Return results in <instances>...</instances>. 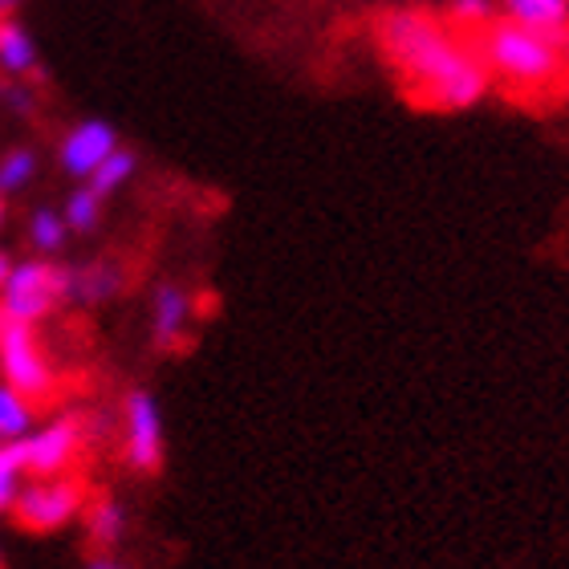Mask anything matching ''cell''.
<instances>
[{
    "label": "cell",
    "mask_w": 569,
    "mask_h": 569,
    "mask_svg": "<svg viewBox=\"0 0 569 569\" xmlns=\"http://www.w3.org/2000/svg\"><path fill=\"white\" fill-rule=\"evenodd\" d=\"M82 443H86L82 416H58V419H49V423L33 427V431L21 439L24 476H33V480L66 476V468L78 460Z\"/></svg>",
    "instance_id": "7"
},
{
    "label": "cell",
    "mask_w": 569,
    "mask_h": 569,
    "mask_svg": "<svg viewBox=\"0 0 569 569\" xmlns=\"http://www.w3.org/2000/svg\"><path fill=\"white\" fill-rule=\"evenodd\" d=\"M382 46L403 73L411 98L431 107L468 110L488 94V70L480 49L463 46L423 12H391L382 21Z\"/></svg>",
    "instance_id": "1"
},
{
    "label": "cell",
    "mask_w": 569,
    "mask_h": 569,
    "mask_svg": "<svg viewBox=\"0 0 569 569\" xmlns=\"http://www.w3.org/2000/svg\"><path fill=\"white\" fill-rule=\"evenodd\" d=\"M0 569H4V541H0Z\"/></svg>",
    "instance_id": "27"
},
{
    "label": "cell",
    "mask_w": 569,
    "mask_h": 569,
    "mask_svg": "<svg viewBox=\"0 0 569 569\" xmlns=\"http://www.w3.org/2000/svg\"><path fill=\"white\" fill-rule=\"evenodd\" d=\"M480 61H485L488 73H497V78H505L512 86H529V90L549 86L566 66L561 61V41L537 37L509 21L488 24L485 41H480Z\"/></svg>",
    "instance_id": "2"
},
{
    "label": "cell",
    "mask_w": 569,
    "mask_h": 569,
    "mask_svg": "<svg viewBox=\"0 0 569 569\" xmlns=\"http://www.w3.org/2000/svg\"><path fill=\"white\" fill-rule=\"evenodd\" d=\"M119 131L110 127L107 119H82L73 122L70 131L61 134V147H58V163L66 176L73 179H90L98 167L107 163L110 154L119 151Z\"/></svg>",
    "instance_id": "8"
},
{
    "label": "cell",
    "mask_w": 569,
    "mask_h": 569,
    "mask_svg": "<svg viewBox=\"0 0 569 569\" xmlns=\"http://www.w3.org/2000/svg\"><path fill=\"white\" fill-rule=\"evenodd\" d=\"M191 318H196V301H191V293L183 289V284H176V281L154 284L151 342L159 346V350H176V346H183V338H188V330H191Z\"/></svg>",
    "instance_id": "9"
},
{
    "label": "cell",
    "mask_w": 569,
    "mask_h": 569,
    "mask_svg": "<svg viewBox=\"0 0 569 569\" xmlns=\"http://www.w3.org/2000/svg\"><path fill=\"white\" fill-rule=\"evenodd\" d=\"M0 102H4L9 110H17V114H29V110H33V94H29L24 86H17V82L0 86Z\"/></svg>",
    "instance_id": "21"
},
{
    "label": "cell",
    "mask_w": 569,
    "mask_h": 569,
    "mask_svg": "<svg viewBox=\"0 0 569 569\" xmlns=\"http://www.w3.org/2000/svg\"><path fill=\"white\" fill-rule=\"evenodd\" d=\"M66 240H70V228H66L58 208H37V212L29 216V244H33L41 257L61 252L66 249Z\"/></svg>",
    "instance_id": "16"
},
{
    "label": "cell",
    "mask_w": 569,
    "mask_h": 569,
    "mask_svg": "<svg viewBox=\"0 0 569 569\" xmlns=\"http://www.w3.org/2000/svg\"><path fill=\"white\" fill-rule=\"evenodd\" d=\"M37 179V151L33 147H12L0 154V196H17Z\"/></svg>",
    "instance_id": "17"
},
{
    "label": "cell",
    "mask_w": 569,
    "mask_h": 569,
    "mask_svg": "<svg viewBox=\"0 0 569 569\" xmlns=\"http://www.w3.org/2000/svg\"><path fill=\"white\" fill-rule=\"evenodd\" d=\"M4 212H9V208H4V196H0V228H4Z\"/></svg>",
    "instance_id": "26"
},
{
    "label": "cell",
    "mask_w": 569,
    "mask_h": 569,
    "mask_svg": "<svg viewBox=\"0 0 569 569\" xmlns=\"http://www.w3.org/2000/svg\"><path fill=\"white\" fill-rule=\"evenodd\" d=\"M134 171H139V154L127 151V147H119V151L110 154L107 163L98 167L94 176L86 179V188L94 191V196H102V200H107V196H114V191H122L127 183H131Z\"/></svg>",
    "instance_id": "15"
},
{
    "label": "cell",
    "mask_w": 569,
    "mask_h": 569,
    "mask_svg": "<svg viewBox=\"0 0 569 569\" xmlns=\"http://www.w3.org/2000/svg\"><path fill=\"white\" fill-rule=\"evenodd\" d=\"M119 289H122V273L107 261L82 264V269H66V301L102 306V301H110Z\"/></svg>",
    "instance_id": "13"
},
{
    "label": "cell",
    "mask_w": 569,
    "mask_h": 569,
    "mask_svg": "<svg viewBox=\"0 0 569 569\" xmlns=\"http://www.w3.org/2000/svg\"><path fill=\"white\" fill-rule=\"evenodd\" d=\"M21 0H0V17H12V9H17Z\"/></svg>",
    "instance_id": "24"
},
{
    "label": "cell",
    "mask_w": 569,
    "mask_h": 569,
    "mask_svg": "<svg viewBox=\"0 0 569 569\" xmlns=\"http://www.w3.org/2000/svg\"><path fill=\"white\" fill-rule=\"evenodd\" d=\"M86 485L78 476H46V480H24L21 497L12 505V521L29 533H58L73 525L86 509Z\"/></svg>",
    "instance_id": "4"
},
{
    "label": "cell",
    "mask_w": 569,
    "mask_h": 569,
    "mask_svg": "<svg viewBox=\"0 0 569 569\" xmlns=\"http://www.w3.org/2000/svg\"><path fill=\"white\" fill-rule=\"evenodd\" d=\"M33 427V403L12 391L9 382H0V443H21Z\"/></svg>",
    "instance_id": "14"
},
{
    "label": "cell",
    "mask_w": 569,
    "mask_h": 569,
    "mask_svg": "<svg viewBox=\"0 0 569 569\" xmlns=\"http://www.w3.org/2000/svg\"><path fill=\"white\" fill-rule=\"evenodd\" d=\"M163 407L151 391H127L122 399V456L127 468L139 476H154L163 468Z\"/></svg>",
    "instance_id": "6"
},
{
    "label": "cell",
    "mask_w": 569,
    "mask_h": 569,
    "mask_svg": "<svg viewBox=\"0 0 569 569\" xmlns=\"http://www.w3.org/2000/svg\"><path fill=\"white\" fill-rule=\"evenodd\" d=\"M0 73L9 82L37 73V41L17 17H0Z\"/></svg>",
    "instance_id": "12"
},
{
    "label": "cell",
    "mask_w": 569,
    "mask_h": 569,
    "mask_svg": "<svg viewBox=\"0 0 569 569\" xmlns=\"http://www.w3.org/2000/svg\"><path fill=\"white\" fill-rule=\"evenodd\" d=\"M61 220H66L70 232H94V228L102 224V196H94L86 183L82 188H73L66 208H61Z\"/></svg>",
    "instance_id": "19"
},
{
    "label": "cell",
    "mask_w": 569,
    "mask_h": 569,
    "mask_svg": "<svg viewBox=\"0 0 569 569\" xmlns=\"http://www.w3.org/2000/svg\"><path fill=\"white\" fill-rule=\"evenodd\" d=\"M561 61H566V66H569V33L561 37Z\"/></svg>",
    "instance_id": "25"
},
{
    "label": "cell",
    "mask_w": 569,
    "mask_h": 569,
    "mask_svg": "<svg viewBox=\"0 0 569 569\" xmlns=\"http://www.w3.org/2000/svg\"><path fill=\"white\" fill-rule=\"evenodd\" d=\"M12 264H17V261H12V257H9V252H4V249H0V284H4V281H9V273H12Z\"/></svg>",
    "instance_id": "22"
},
{
    "label": "cell",
    "mask_w": 569,
    "mask_h": 569,
    "mask_svg": "<svg viewBox=\"0 0 569 569\" xmlns=\"http://www.w3.org/2000/svg\"><path fill=\"white\" fill-rule=\"evenodd\" d=\"M448 9L460 24H480L492 17V0H448Z\"/></svg>",
    "instance_id": "20"
},
{
    "label": "cell",
    "mask_w": 569,
    "mask_h": 569,
    "mask_svg": "<svg viewBox=\"0 0 569 569\" xmlns=\"http://www.w3.org/2000/svg\"><path fill=\"white\" fill-rule=\"evenodd\" d=\"M86 569H127V566H119V561H114V558H94Z\"/></svg>",
    "instance_id": "23"
},
{
    "label": "cell",
    "mask_w": 569,
    "mask_h": 569,
    "mask_svg": "<svg viewBox=\"0 0 569 569\" xmlns=\"http://www.w3.org/2000/svg\"><path fill=\"white\" fill-rule=\"evenodd\" d=\"M61 301H66V269L46 261V257L17 261L9 281L0 284V313L21 321V326L46 321Z\"/></svg>",
    "instance_id": "3"
},
{
    "label": "cell",
    "mask_w": 569,
    "mask_h": 569,
    "mask_svg": "<svg viewBox=\"0 0 569 569\" xmlns=\"http://www.w3.org/2000/svg\"><path fill=\"white\" fill-rule=\"evenodd\" d=\"M82 521H86V541H90L98 553H110V549L122 546V537H127V525H131V517H127V509H122L119 497L102 492V497L86 500Z\"/></svg>",
    "instance_id": "11"
},
{
    "label": "cell",
    "mask_w": 569,
    "mask_h": 569,
    "mask_svg": "<svg viewBox=\"0 0 569 569\" xmlns=\"http://www.w3.org/2000/svg\"><path fill=\"white\" fill-rule=\"evenodd\" d=\"M24 488V451L21 443H0V517L12 512Z\"/></svg>",
    "instance_id": "18"
},
{
    "label": "cell",
    "mask_w": 569,
    "mask_h": 569,
    "mask_svg": "<svg viewBox=\"0 0 569 569\" xmlns=\"http://www.w3.org/2000/svg\"><path fill=\"white\" fill-rule=\"evenodd\" d=\"M500 9L509 24L549 37V41L569 33V0H500Z\"/></svg>",
    "instance_id": "10"
},
{
    "label": "cell",
    "mask_w": 569,
    "mask_h": 569,
    "mask_svg": "<svg viewBox=\"0 0 569 569\" xmlns=\"http://www.w3.org/2000/svg\"><path fill=\"white\" fill-rule=\"evenodd\" d=\"M0 382H9L29 403L53 395V367L37 338V326H21L4 313H0Z\"/></svg>",
    "instance_id": "5"
}]
</instances>
